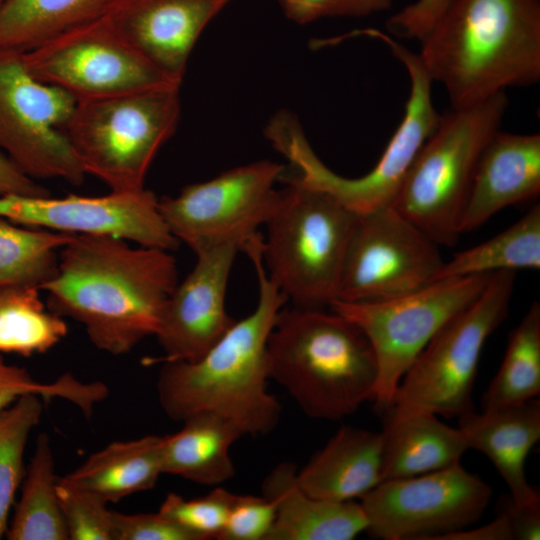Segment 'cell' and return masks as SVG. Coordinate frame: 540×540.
I'll return each mask as SVG.
<instances>
[{"label":"cell","instance_id":"cell-1","mask_svg":"<svg viewBox=\"0 0 540 540\" xmlns=\"http://www.w3.org/2000/svg\"><path fill=\"white\" fill-rule=\"evenodd\" d=\"M170 252L115 236L75 235L40 289L47 307L81 323L96 348L123 355L159 331L178 284Z\"/></svg>","mask_w":540,"mask_h":540},{"label":"cell","instance_id":"cell-2","mask_svg":"<svg viewBox=\"0 0 540 540\" xmlns=\"http://www.w3.org/2000/svg\"><path fill=\"white\" fill-rule=\"evenodd\" d=\"M262 236L244 250L258 280V302L199 359L162 362L157 380L159 403L167 416L183 421L209 411L233 421L244 434L272 432L281 405L267 390V342L287 301L268 277L262 261Z\"/></svg>","mask_w":540,"mask_h":540},{"label":"cell","instance_id":"cell-3","mask_svg":"<svg viewBox=\"0 0 540 540\" xmlns=\"http://www.w3.org/2000/svg\"><path fill=\"white\" fill-rule=\"evenodd\" d=\"M418 54L452 109L540 80V0H452Z\"/></svg>","mask_w":540,"mask_h":540},{"label":"cell","instance_id":"cell-4","mask_svg":"<svg viewBox=\"0 0 540 540\" xmlns=\"http://www.w3.org/2000/svg\"><path fill=\"white\" fill-rule=\"evenodd\" d=\"M269 378L309 417L340 420L371 400L373 348L353 322L330 310L282 308L267 342Z\"/></svg>","mask_w":540,"mask_h":540},{"label":"cell","instance_id":"cell-5","mask_svg":"<svg viewBox=\"0 0 540 540\" xmlns=\"http://www.w3.org/2000/svg\"><path fill=\"white\" fill-rule=\"evenodd\" d=\"M286 182L265 224L262 261L292 306L324 309L337 300L358 214L327 193Z\"/></svg>","mask_w":540,"mask_h":540},{"label":"cell","instance_id":"cell-6","mask_svg":"<svg viewBox=\"0 0 540 540\" xmlns=\"http://www.w3.org/2000/svg\"><path fill=\"white\" fill-rule=\"evenodd\" d=\"M177 85L76 101L64 128L85 174L111 192L144 189L147 172L180 118Z\"/></svg>","mask_w":540,"mask_h":540},{"label":"cell","instance_id":"cell-7","mask_svg":"<svg viewBox=\"0 0 540 540\" xmlns=\"http://www.w3.org/2000/svg\"><path fill=\"white\" fill-rule=\"evenodd\" d=\"M507 105L500 92L441 115L405 175L392 206L439 246L458 242L476 164L499 130Z\"/></svg>","mask_w":540,"mask_h":540},{"label":"cell","instance_id":"cell-8","mask_svg":"<svg viewBox=\"0 0 540 540\" xmlns=\"http://www.w3.org/2000/svg\"><path fill=\"white\" fill-rule=\"evenodd\" d=\"M362 33L384 43L410 78L404 117L374 168L359 178L336 174L318 158L302 128L296 126L283 130L274 144L295 167L292 180L329 194L356 214L392 206L413 160L441 119L432 100L433 81L418 54L379 30Z\"/></svg>","mask_w":540,"mask_h":540},{"label":"cell","instance_id":"cell-9","mask_svg":"<svg viewBox=\"0 0 540 540\" xmlns=\"http://www.w3.org/2000/svg\"><path fill=\"white\" fill-rule=\"evenodd\" d=\"M514 284V271L491 273L480 295L425 346L401 379L387 411L453 418L474 410L472 394L480 355L488 337L508 315Z\"/></svg>","mask_w":540,"mask_h":540},{"label":"cell","instance_id":"cell-10","mask_svg":"<svg viewBox=\"0 0 540 540\" xmlns=\"http://www.w3.org/2000/svg\"><path fill=\"white\" fill-rule=\"evenodd\" d=\"M490 274L441 279L387 300L330 304V310L361 329L373 348L378 376L370 401L376 411L391 407L404 374L439 329L480 295Z\"/></svg>","mask_w":540,"mask_h":540},{"label":"cell","instance_id":"cell-11","mask_svg":"<svg viewBox=\"0 0 540 540\" xmlns=\"http://www.w3.org/2000/svg\"><path fill=\"white\" fill-rule=\"evenodd\" d=\"M76 99L33 77L22 52L0 49V152L36 179H85L64 128Z\"/></svg>","mask_w":540,"mask_h":540},{"label":"cell","instance_id":"cell-12","mask_svg":"<svg viewBox=\"0 0 540 540\" xmlns=\"http://www.w3.org/2000/svg\"><path fill=\"white\" fill-rule=\"evenodd\" d=\"M283 174L282 165L267 160L238 166L159 199V211L170 233L193 252L225 243L243 251L275 210L280 191L274 186Z\"/></svg>","mask_w":540,"mask_h":540},{"label":"cell","instance_id":"cell-13","mask_svg":"<svg viewBox=\"0 0 540 540\" xmlns=\"http://www.w3.org/2000/svg\"><path fill=\"white\" fill-rule=\"evenodd\" d=\"M492 488L460 462L434 472L383 480L360 498L365 532L380 540H443L483 514Z\"/></svg>","mask_w":540,"mask_h":540},{"label":"cell","instance_id":"cell-14","mask_svg":"<svg viewBox=\"0 0 540 540\" xmlns=\"http://www.w3.org/2000/svg\"><path fill=\"white\" fill-rule=\"evenodd\" d=\"M443 263L439 245L393 206L358 214L337 300L373 302L415 292L435 282Z\"/></svg>","mask_w":540,"mask_h":540},{"label":"cell","instance_id":"cell-15","mask_svg":"<svg viewBox=\"0 0 540 540\" xmlns=\"http://www.w3.org/2000/svg\"><path fill=\"white\" fill-rule=\"evenodd\" d=\"M27 71L76 101L177 85L146 61L102 15L22 53Z\"/></svg>","mask_w":540,"mask_h":540},{"label":"cell","instance_id":"cell-16","mask_svg":"<svg viewBox=\"0 0 540 540\" xmlns=\"http://www.w3.org/2000/svg\"><path fill=\"white\" fill-rule=\"evenodd\" d=\"M158 200L145 188L89 197L6 194L0 196V216L24 226L73 235L115 236L172 251L180 242L164 222Z\"/></svg>","mask_w":540,"mask_h":540},{"label":"cell","instance_id":"cell-17","mask_svg":"<svg viewBox=\"0 0 540 540\" xmlns=\"http://www.w3.org/2000/svg\"><path fill=\"white\" fill-rule=\"evenodd\" d=\"M240 250L236 244L225 243L194 252L196 263L178 282L156 334L164 356L153 362L197 360L234 325L225 297Z\"/></svg>","mask_w":540,"mask_h":540},{"label":"cell","instance_id":"cell-18","mask_svg":"<svg viewBox=\"0 0 540 540\" xmlns=\"http://www.w3.org/2000/svg\"><path fill=\"white\" fill-rule=\"evenodd\" d=\"M230 1L111 0L103 16L138 54L181 85L198 38Z\"/></svg>","mask_w":540,"mask_h":540},{"label":"cell","instance_id":"cell-19","mask_svg":"<svg viewBox=\"0 0 540 540\" xmlns=\"http://www.w3.org/2000/svg\"><path fill=\"white\" fill-rule=\"evenodd\" d=\"M539 194L540 135L498 130L476 164L459 231H472L502 209Z\"/></svg>","mask_w":540,"mask_h":540},{"label":"cell","instance_id":"cell-20","mask_svg":"<svg viewBox=\"0 0 540 540\" xmlns=\"http://www.w3.org/2000/svg\"><path fill=\"white\" fill-rule=\"evenodd\" d=\"M468 449L487 456L506 482L510 496L523 506L540 504L539 493L527 481L525 462L540 439V401L458 417Z\"/></svg>","mask_w":540,"mask_h":540},{"label":"cell","instance_id":"cell-21","mask_svg":"<svg viewBox=\"0 0 540 540\" xmlns=\"http://www.w3.org/2000/svg\"><path fill=\"white\" fill-rule=\"evenodd\" d=\"M296 473L293 463H280L262 482L263 496L275 506L266 540H352L366 530L359 502L313 497L299 487Z\"/></svg>","mask_w":540,"mask_h":540},{"label":"cell","instance_id":"cell-22","mask_svg":"<svg viewBox=\"0 0 540 540\" xmlns=\"http://www.w3.org/2000/svg\"><path fill=\"white\" fill-rule=\"evenodd\" d=\"M381 432L341 427L297 473L307 494L329 501L360 499L382 482Z\"/></svg>","mask_w":540,"mask_h":540},{"label":"cell","instance_id":"cell-23","mask_svg":"<svg viewBox=\"0 0 540 540\" xmlns=\"http://www.w3.org/2000/svg\"><path fill=\"white\" fill-rule=\"evenodd\" d=\"M383 480L418 476L460 462L468 450L459 428L450 427L429 412L397 415L384 412ZM382 480V481H383Z\"/></svg>","mask_w":540,"mask_h":540},{"label":"cell","instance_id":"cell-24","mask_svg":"<svg viewBox=\"0 0 540 540\" xmlns=\"http://www.w3.org/2000/svg\"><path fill=\"white\" fill-rule=\"evenodd\" d=\"M182 428L161 438L163 474L216 486L235 475L231 446L242 430L230 419L203 411L182 421Z\"/></svg>","mask_w":540,"mask_h":540},{"label":"cell","instance_id":"cell-25","mask_svg":"<svg viewBox=\"0 0 540 540\" xmlns=\"http://www.w3.org/2000/svg\"><path fill=\"white\" fill-rule=\"evenodd\" d=\"M161 438L148 435L112 442L62 479L107 503L152 489L163 474Z\"/></svg>","mask_w":540,"mask_h":540},{"label":"cell","instance_id":"cell-26","mask_svg":"<svg viewBox=\"0 0 540 540\" xmlns=\"http://www.w3.org/2000/svg\"><path fill=\"white\" fill-rule=\"evenodd\" d=\"M111 0H3L0 49L27 52L101 17Z\"/></svg>","mask_w":540,"mask_h":540},{"label":"cell","instance_id":"cell-27","mask_svg":"<svg viewBox=\"0 0 540 540\" xmlns=\"http://www.w3.org/2000/svg\"><path fill=\"white\" fill-rule=\"evenodd\" d=\"M58 480L50 439L40 433L21 482L20 500L9 520L7 539H69L57 496Z\"/></svg>","mask_w":540,"mask_h":540},{"label":"cell","instance_id":"cell-28","mask_svg":"<svg viewBox=\"0 0 540 540\" xmlns=\"http://www.w3.org/2000/svg\"><path fill=\"white\" fill-rule=\"evenodd\" d=\"M539 268L540 205L537 204L501 233L444 261L435 281Z\"/></svg>","mask_w":540,"mask_h":540},{"label":"cell","instance_id":"cell-29","mask_svg":"<svg viewBox=\"0 0 540 540\" xmlns=\"http://www.w3.org/2000/svg\"><path fill=\"white\" fill-rule=\"evenodd\" d=\"M40 291L33 285L0 289V352L29 357L47 352L66 336L63 317L45 307Z\"/></svg>","mask_w":540,"mask_h":540},{"label":"cell","instance_id":"cell-30","mask_svg":"<svg viewBox=\"0 0 540 540\" xmlns=\"http://www.w3.org/2000/svg\"><path fill=\"white\" fill-rule=\"evenodd\" d=\"M540 394V304L511 333L502 364L482 397V411L522 404Z\"/></svg>","mask_w":540,"mask_h":540},{"label":"cell","instance_id":"cell-31","mask_svg":"<svg viewBox=\"0 0 540 540\" xmlns=\"http://www.w3.org/2000/svg\"><path fill=\"white\" fill-rule=\"evenodd\" d=\"M75 235L11 222L0 216V289L39 288L58 269L59 252Z\"/></svg>","mask_w":540,"mask_h":540},{"label":"cell","instance_id":"cell-32","mask_svg":"<svg viewBox=\"0 0 540 540\" xmlns=\"http://www.w3.org/2000/svg\"><path fill=\"white\" fill-rule=\"evenodd\" d=\"M42 399L25 394L0 410V539L6 534L15 494L25 474V446L40 421Z\"/></svg>","mask_w":540,"mask_h":540},{"label":"cell","instance_id":"cell-33","mask_svg":"<svg viewBox=\"0 0 540 540\" xmlns=\"http://www.w3.org/2000/svg\"><path fill=\"white\" fill-rule=\"evenodd\" d=\"M25 394H36L43 399L61 397L89 413L101 400L103 388L98 382L82 383L71 375L43 384L35 381L25 368L6 363L0 354V410Z\"/></svg>","mask_w":540,"mask_h":540},{"label":"cell","instance_id":"cell-34","mask_svg":"<svg viewBox=\"0 0 540 540\" xmlns=\"http://www.w3.org/2000/svg\"><path fill=\"white\" fill-rule=\"evenodd\" d=\"M236 498L221 487L187 500L169 493L159 511L194 536L196 540L218 539Z\"/></svg>","mask_w":540,"mask_h":540},{"label":"cell","instance_id":"cell-35","mask_svg":"<svg viewBox=\"0 0 540 540\" xmlns=\"http://www.w3.org/2000/svg\"><path fill=\"white\" fill-rule=\"evenodd\" d=\"M57 496L69 540H115L113 511L106 501L62 478Z\"/></svg>","mask_w":540,"mask_h":540},{"label":"cell","instance_id":"cell-36","mask_svg":"<svg viewBox=\"0 0 540 540\" xmlns=\"http://www.w3.org/2000/svg\"><path fill=\"white\" fill-rule=\"evenodd\" d=\"M275 506L266 497L236 495L219 540H266Z\"/></svg>","mask_w":540,"mask_h":540},{"label":"cell","instance_id":"cell-37","mask_svg":"<svg viewBox=\"0 0 540 540\" xmlns=\"http://www.w3.org/2000/svg\"><path fill=\"white\" fill-rule=\"evenodd\" d=\"M285 16L298 24L329 17H366L388 11L393 0H277Z\"/></svg>","mask_w":540,"mask_h":540},{"label":"cell","instance_id":"cell-38","mask_svg":"<svg viewBox=\"0 0 540 540\" xmlns=\"http://www.w3.org/2000/svg\"><path fill=\"white\" fill-rule=\"evenodd\" d=\"M115 540H196L192 534L162 514H122L113 511Z\"/></svg>","mask_w":540,"mask_h":540},{"label":"cell","instance_id":"cell-39","mask_svg":"<svg viewBox=\"0 0 540 540\" xmlns=\"http://www.w3.org/2000/svg\"><path fill=\"white\" fill-rule=\"evenodd\" d=\"M451 1L416 0L394 13L387 21V29L399 38L422 41Z\"/></svg>","mask_w":540,"mask_h":540},{"label":"cell","instance_id":"cell-40","mask_svg":"<svg viewBox=\"0 0 540 540\" xmlns=\"http://www.w3.org/2000/svg\"><path fill=\"white\" fill-rule=\"evenodd\" d=\"M517 527V504L507 495L498 502L494 520L479 528L451 533L443 540H518Z\"/></svg>","mask_w":540,"mask_h":540},{"label":"cell","instance_id":"cell-41","mask_svg":"<svg viewBox=\"0 0 540 540\" xmlns=\"http://www.w3.org/2000/svg\"><path fill=\"white\" fill-rule=\"evenodd\" d=\"M6 194L46 196L50 195V192L22 173L0 152V196Z\"/></svg>","mask_w":540,"mask_h":540},{"label":"cell","instance_id":"cell-42","mask_svg":"<svg viewBox=\"0 0 540 540\" xmlns=\"http://www.w3.org/2000/svg\"><path fill=\"white\" fill-rule=\"evenodd\" d=\"M2 2H3V0H0V5H1Z\"/></svg>","mask_w":540,"mask_h":540}]
</instances>
